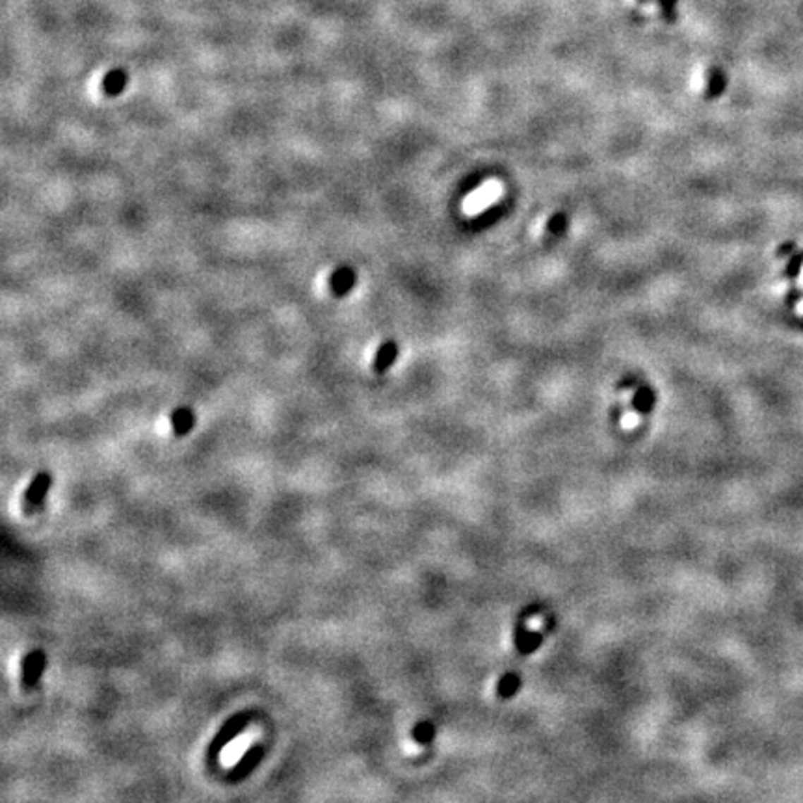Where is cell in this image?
<instances>
[{"label": "cell", "instance_id": "6da1fadb", "mask_svg": "<svg viewBox=\"0 0 803 803\" xmlns=\"http://www.w3.org/2000/svg\"><path fill=\"white\" fill-rule=\"evenodd\" d=\"M251 720H253V712L249 711L234 712L233 716L227 718V720L219 725V729L216 731V735L212 737L209 746H207V759L216 761V759L222 755V751H224L225 747L229 746L234 738H239L240 735L248 729Z\"/></svg>", "mask_w": 803, "mask_h": 803}, {"label": "cell", "instance_id": "7a4b0ae2", "mask_svg": "<svg viewBox=\"0 0 803 803\" xmlns=\"http://www.w3.org/2000/svg\"><path fill=\"white\" fill-rule=\"evenodd\" d=\"M265 755H266V749H265V746H262V744H253V746L249 747V749H246L244 755L239 759V763L234 764L229 772H227V775H225L227 783L239 785V783H242V781H246V779H248L249 775H251V773H253L255 770L260 766V763H262Z\"/></svg>", "mask_w": 803, "mask_h": 803}, {"label": "cell", "instance_id": "3957f363", "mask_svg": "<svg viewBox=\"0 0 803 803\" xmlns=\"http://www.w3.org/2000/svg\"><path fill=\"white\" fill-rule=\"evenodd\" d=\"M52 488V474L49 471H40L28 483L25 495H23V509L25 514H34L43 506V502L49 497V491Z\"/></svg>", "mask_w": 803, "mask_h": 803}, {"label": "cell", "instance_id": "277c9868", "mask_svg": "<svg viewBox=\"0 0 803 803\" xmlns=\"http://www.w3.org/2000/svg\"><path fill=\"white\" fill-rule=\"evenodd\" d=\"M47 668L45 651L32 649L28 651L20 662V688L23 690H34L40 682L41 675Z\"/></svg>", "mask_w": 803, "mask_h": 803}, {"label": "cell", "instance_id": "5b68a950", "mask_svg": "<svg viewBox=\"0 0 803 803\" xmlns=\"http://www.w3.org/2000/svg\"><path fill=\"white\" fill-rule=\"evenodd\" d=\"M356 283H357L356 272H354V268H351V266H348V265L339 266V268H337L330 277L331 292H333L335 296H339V298H342V296L348 294V292H350V290L356 286Z\"/></svg>", "mask_w": 803, "mask_h": 803}, {"label": "cell", "instance_id": "8992f818", "mask_svg": "<svg viewBox=\"0 0 803 803\" xmlns=\"http://www.w3.org/2000/svg\"><path fill=\"white\" fill-rule=\"evenodd\" d=\"M397 359H398V344L397 341L389 339V341H385L380 348H378L376 356H374V361H372V372H374V374H385V372L397 363Z\"/></svg>", "mask_w": 803, "mask_h": 803}, {"label": "cell", "instance_id": "52a82bcc", "mask_svg": "<svg viewBox=\"0 0 803 803\" xmlns=\"http://www.w3.org/2000/svg\"><path fill=\"white\" fill-rule=\"evenodd\" d=\"M656 406V392L653 391V387L647 383H640L636 387L634 394H632L631 407L638 415H649Z\"/></svg>", "mask_w": 803, "mask_h": 803}, {"label": "cell", "instance_id": "ba28073f", "mask_svg": "<svg viewBox=\"0 0 803 803\" xmlns=\"http://www.w3.org/2000/svg\"><path fill=\"white\" fill-rule=\"evenodd\" d=\"M171 422V430L175 437H184L192 432V428L195 426V413L190 407H177L169 417Z\"/></svg>", "mask_w": 803, "mask_h": 803}, {"label": "cell", "instance_id": "9c48e42d", "mask_svg": "<svg viewBox=\"0 0 803 803\" xmlns=\"http://www.w3.org/2000/svg\"><path fill=\"white\" fill-rule=\"evenodd\" d=\"M727 87V75L722 67H711L705 77V99L712 101L722 97Z\"/></svg>", "mask_w": 803, "mask_h": 803}, {"label": "cell", "instance_id": "30bf717a", "mask_svg": "<svg viewBox=\"0 0 803 803\" xmlns=\"http://www.w3.org/2000/svg\"><path fill=\"white\" fill-rule=\"evenodd\" d=\"M127 82H128L127 71L116 67V69H112V71H108L107 75H104V78H102L101 82V87L102 92H104V95L116 97L119 95V93H123V90L127 87Z\"/></svg>", "mask_w": 803, "mask_h": 803}, {"label": "cell", "instance_id": "8fae6325", "mask_svg": "<svg viewBox=\"0 0 803 803\" xmlns=\"http://www.w3.org/2000/svg\"><path fill=\"white\" fill-rule=\"evenodd\" d=\"M519 690H521V677H519L517 673H514V671H509V673H504V675L498 679L495 694H497V697H500V699H512Z\"/></svg>", "mask_w": 803, "mask_h": 803}, {"label": "cell", "instance_id": "7c38bea8", "mask_svg": "<svg viewBox=\"0 0 803 803\" xmlns=\"http://www.w3.org/2000/svg\"><path fill=\"white\" fill-rule=\"evenodd\" d=\"M411 738L413 742L418 744V746H428V744H432L433 738H435V725H433L432 722H428V720H422V722L415 723L411 729Z\"/></svg>", "mask_w": 803, "mask_h": 803}, {"label": "cell", "instance_id": "4fadbf2b", "mask_svg": "<svg viewBox=\"0 0 803 803\" xmlns=\"http://www.w3.org/2000/svg\"><path fill=\"white\" fill-rule=\"evenodd\" d=\"M541 644H543V632L529 631V634L519 641L517 646H515V649H517L521 655H530V653L538 651L539 647H541Z\"/></svg>", "mask_w": 803, "mask_h": 803}, {"label": "cell", "instance_id": "5bb4252c", "mask_svg": "<svg viewBox=\"0 0 803 803\" xmlns=\"http://www.w3.org/2000/svg\"><path fill=\"white\" fill-rule=\"evenodd\" d=\"M567 227H569V218L565 212H555L547 219V225H545V229L550 236H562L567 231Z\"/></svg>", "mask_w": 803, "mask_h": 803}, {"label": "cell", "instance_id": "9a60e30c", "mask_svg": "<svg viewBox=\"0 0 803 803\" xmlns=\"http://www.w3.org/2000/svg\"><path fill=\"white\" fill-rule=\"evenodd\" d=\"M502 216V209L500 207H491V209H485L483 212H480L476 218L473 219L474 225H478V227H485V225L493 224L495 219H498Z\"/></svg>", "mask_w": 803, "mask_h": 803}, {"label": "cell", "instance_id": "2e32d148", "mask_svg": "<svg viewBox=\"0 0 803 803\" xmlns=\"http://www.w3.org/2000/svg\"><path fill=\"white\" fill-rule=\"evenodd\" d=\"M802 265H803V255L796 253L788 257V262L785 266V275L788 279H796L802 274Z\"/></svg>", "mask_w": 803, "mask_h": 803}, {"label": "cell", "instance_id": "e0dca14e", "mask_svg": "<svg viewBox=\"0 0 803 803\" xmlns=\"http://www.w3.org/2000/svg\"><path fill=\"white\" fill-rule=\"evenodd\" d=\"M677 4H679V0H658L662 17L670 20V23H675L677 20Z\"/></svg>", "mask_w": 803, "mask_h": 803}, {"label": "cell", "instance_id": "ac0fdd59", "mask_svg": "<svg viewBox=\"0 0 803 803\" xmlns=\"http://www.w3.org/2000/svg\"><path fill=\"white\" fill-rule=\"evenodd\" d=\"M638 385H640V382H638V376H634V374L623 378V380L620 382L621 391H629V389H632V387H638Z\"/></svg>", "mask_w": 803, "mask_h": 803}, {"label": "cell", "instance_id": "d6986e66", "mask_svg": "<svg viewBox=\"0 0 803 803\" xmlns=\"http://www.w3.org/2000/svg\"><path fill=\"white\" fill-rule=\"evenodd\" d=\"M610 417L614 422H620L621 418L625 417V409H623V406H621V404H615V406L612 407Z\"/></svg>", "mask_w": 803, "mask_h": 803}, {"label": "cell", "instance_id": "ffe728a7", "mask_svg": "<svg viewBox=\"0 0 803 803\" xmlns=\"http://www.w3.org/2000/svg\"><path fill=\"white\" fill-rule=\"evenodd\" d=\"M792 251H794L792 242H785L783 246H779L778 248V257H787V255L790 257V255H792Z\"/></svg>", "mask_w": 803, "mask_h": 803}, {"label": "cell", "instance_id": "44dd1931", "mask_svg": "<svg viewBox=\"0 0 803 803\" xmlns=\"http://www.w3.org/2000/svg\"><path fill=\"white\" fill-rule=\"evenodd\" d=\"M638 2H649V0H638Z\"/></svg>", "mask_w": 803, "mask_h": 803}]
</instances>
